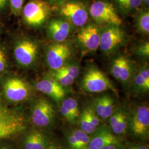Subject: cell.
<instances>
[{"instance_id": "1", "label": "cell", "mask_w": 149, "mask_h": 149, "mask_svg": "<svg viewBox=\"0 0 149 149\" xmlns=\"http://www.w3.org/2000/svg\"><path fill=\"white\" fill-rule=\"evenodd\" d=\"M52 11L53 6L45 0H29L23 6L21 13L26 24L37 27L46 22Z\"/></svg>"}, {"instance_id": "2", "label": "cell", "mask_w": 149, "mask_h": 149, "mask_svg": "<svg viewBox=\"0 0 149 149\" xmlns=\"http://www.w3.org/2000/svg\"><path fill=\"white\" fill-rule=\"evenodd\" d=\"M89 12L92 18L100 25L120 26L122 21L114 5L107 0H98L91 5Z\"/></svg>"}, {"instance_id": "3", "label": "cell", "mask_w": 149, "mask_h": 149, "mask_svg": "<svg viewBox=\"0 0 149 149\" xmlns=\"http://www.w3.org/2000/svg\"><path fill=\"white\" fill-rule=\"evenodd\" d=\"M57 6L59 14L71 24L82 27L88 21V10L85 4L80 1H66Z\"/></svg>"}, {"instance_id": "4", "label": "cell", "mask_w": 149, "mask_h": 149, "mask_svg": "<svg viewBox=\"0 0 149 149\" xmlns=\"http://www.w3.org/2000/svg\"><path fill=\"white\" fill-rule=\"evenodd\" d=\"M81 86L84 90L90 93L114 90L111 81L106 75L96 68H91L87 71L83 77Z\"/></svg>"}, {"instance_id": "5", "label": "cell", "mask_w": 149, "mask_h": 149, "mask_svg": "<svg viewBox=\"0 0 149 149\" xmlns=\"http://www.w3.org/2000/svg\"><path fill=\"white\" fill-rule=\"evenodd\" d=\"M124 41V33L119 26L106 25L101 31L100 48L104 53H112Z\"/></svg>"}, {"instance_id": "6", "label": "cell", "mask_w": 149, "mask_h": 149, "mask_svg": "<svg viewBox=\"0 0 149 149\" xmlns=\"http://www.w3.org/2000/svg\"><path fill=\"white\" fill-rule=\"evenodd\" d=\"M132 133L139 138L146 139L149 133V108L142 105L136 108L130 120L128 119V128Z\"/></svg>"}, {"instance_id": "7", "label": "cell", "mask_w": 149, "mask_h": 149, "mask_svg": "<svg viewBox=\"0 0 149 149\" xmlns=\"http://www.w3.org/2000/svg\"><path fill=\"white\" fill-rule=\"evenodd\" d=\"M71 49L68 44L54 43L49 46L47 52V61L49 66L56 70L65 65L71 56Z\"/></svg>"}, {"instance_id": "8", "label": "cell", "mask_w": 149, "mask_h": 149, "mask_svg": "<svg viewBox=\"0 0 149 149\" xmlns=\"http://www.w3.org/2000/svg\"><path fill=\"white\" fill-rule=\"evenodd\" d=\"M111 71L113 76L125 86L130 85L135 72L132 61L123 55L118 56L113 60Z\"/></svg>"}, {"instance_id": "9", "label": "cell", "mask_w": 149, "mask_h": 149, "mask_svg": "<svg viewBox=\"0 0 149 149\" xmlns=\"http://www.w3.org/2000/svg\"><path fill=\"white\" fill-rule=\"evenodd\" d=\"M25 128L22 116L5 111L0 113V139L18 133Z\"/></svg>"}, {"instance_id": "10", "label": "cell", "mask_w": 149, "mask_h": 149, "mask_svg": "<svg viewBox=\"0 0 149 149\" xmlns=\"http://www.w3.org/2000/svg\"><path fill=\"white\" fill-rule=\"evenodd\" d=\"M55 116L52 104L44 98L39 100L32 110V119L34 125L44 128L50 125Z\"/></svg>"}, {"instance_id": "11", "label": "cell", "mask_w": 149, "mask_h": 149, "mask_svg": "<svg viewBox=\"0 0 149 149\" xmlns=\"http://www.w3.org/2000/svg\"><path fill=\"white\" fill-rule=\"evenodd\" d=\"M3 90L6 98L13 102H19L26 100L30 93L27 83L18 78H11L6 81Z\"/></svg>"}, {"instance_id": "12", "label": "cell", "mask_w": 149, "mask_h": 149, "mask_svg": "<svg viewBox=\"0 0 149 149\" xmlns=\"http://www.w3.org/2000/svg\"><path fill=\"white\" fill-rule=\"evenodd\" d=\"M37 44L30 39L23 40L15 48V57L18 64L23 66H29L33 64L37 57Z\"/></svg>"}, {"instance_id": "13", "label": "cell", "mask_w": 149, "mask_h": 149, "mask_svg": "<svg viewBox=\"0 0 149 149\" xmlns=\"http://www.w3.org/2000/svg\"><path fill=\"white\" fill-rule=\"evenodd\" d=\"M101 31L95 24L83 26L77 34V40L86 52H95L100 45Z\"/></svg>"}, {"instance_id": "14", "label": "cell", "mask_w": 149, "mask_h": 149, "mask_svg": "<svg viewBox=\"0 0 149 149\" xmlns=\"http://www.w3.org/2000/svg\"><path fill=\"white\" fill-rule=\"evenodd\" d=\"M47 32L49 37L56 43H61L69 36L72 26L64 18H54L48 23Z\"/></svg>"}, {"instance_id": "15", "label": "cell", "mask_w": 149, "mask_h": 149, "mask_svg": "<svg viewBox=\"0 0 149 149\" xmlns=\"http://www.w3.org/2000/svg\"><path fill=\"white\" fill-rule=\"evenodd\" d=\"M87 149H100L111 144H119L118 139L113 134L111 129L106 125L96 128Z\"/></svg>"}, {"instance_id": "16", "label": "cell", "mask_w": 149, "mask_h": 149, "mask_svg": "<svg viewBox=\"0 0 149 149\" xmlns=\"http://www.w3.org/2000/svg\"><path fill=\"white\" fill-rule=\"evenodd\" d=\"M36 87L38 90L50 96L56 101L62 100L65 95V92L63 86L53 78H47L41 80L36 84Z\"/></svg>"}, {"instance_id": "17", "label": "cell", "mask_w": 149, "mask_h": 149, "mask_svg": "<svg viewBox=\"0 0 149 149\" xmlns=\"http://www.w3.org/2000/svg\"><path fill=\"white\" fill-rule=\"evenodd\" d=\"M131 92L134 94H143L149 90V69L143 66L135 72L130 84Z\"/></svg>"}, {"instance_id": "18", "label": "cell", "mask_w": 149, "mask_h": 149, "mask_svg": "<svg viewBox=\"0 0 149 149\" xmlns=\"http://www.w3.org/2000/svg\"><path fill=\"white\" fill-rule=\"evenodd\" d=\"M80 74V69L76 65H65L59 69L55 70L53 78L61 86H68L73 84L74 79Z\"/></svg>"}, {"instance_id": "19", "label": "cell", "mask_w": 149, "mask_h": 149, "mask_svg": "<svg viewBox=\"0 0 149 149\" xmlns=\"http://www.w3.org/2000/svg\"><path fill=\"white\" fill-rule=\"evenodd\" d=\"M93 109L99 117L107 119L114 112V101L107 95L98 97L93 101Z\"/></svg>"}, {"instance_id": "20", "label": "cell", "mask_w": 149, "mask_h": 149, "mask_svg": "<svg viewBox=\"0 0 149 149\" xmlns=\"http://www.w3.org/2000/svg\"><path fill=\"white\" fill-rule=\"evenodd\" d=\"M60 113L65 119L70 123H74L80 116L79 104L73 98L65 100L60 107Z\"/></svg>"}, {"instance_id": "21", "label": "cell", "mask_w": 149, "mask_h": 149, "mask_svg": "<svg viewBox=\"0 0 149 149\" xmlns=\"http://www.w3.org/2000/svg\"><path fill=\"white\" fill-rule=\"evenodd\" d=\"M109 118L111 129L114 133L122 134L127 132L129 118L125 112L121 109L114 111Z\"/></svg>"}, {"instance_id": "22", "label": "cell", "mask_w": 149, "mask_h": 149, "mask_svg": "<svg viewBox=\"0 0 149 149\" xmlns=\"http://www.w3.org/2000/svg\"><path fill=\"white\" fill-rule=\"evenodd\" d=\"M90 136L81 129L74 130L68 136V144L70 149H87Z\"/></svg>"}, {"instance_id": "23", "label": "cell", "mask_w": 149, "mask_h": 149, "mask_svg": "<svg viewBox=\"0 0 149 149\" xmlns=\"http://www.w3.org/2000/svg\"><path fill=\"white\" fill-rule=\"evenodd\" d=\"M24 149H47L48 141L45 136L38 130H32L27 134L24 143Z\"/></svg>"}, {"instance_id": "24", "label": "cell", "mask_w": 149, "mask_h": 149, "mask_svg": "<svg viewBox=\"0 0 149 149\" xmlns=\"http://www.w3.org/2000/svg\"><path fill=\"white\" fill-rule=\"evenodd\" d=\"M135 26L139 33L147 35L149 33V12L148 8L139 9L135 15Z\"/></svg>"}, {"instance_id": "25", "label": "cell", "mask_w": 149, "mask_h": 149, "mask_svg": "<svg viewBox=\"0 0 149 149\" xmlns=\"http://www.w3.org/2000/svg\"><path fill=\"white\" fill-rule=\"evenodd\" d=\"M124 15H128L138 10L142 6L141 0H112Z\"/></svg>"}, {"instance_id": "26", "label": "cell", "mask_w": 149, "mask_h": 149, "mask_svg": "<svg viewBox=\"0 0 149 149\" xmlns=\"http://www.w3.org/2000/svg\"><path fill=\"white\" fill-rule=\"evenodd\" d=\"M80 129L87 134H92L94 132L96 128L91 122L86 108L84 110L79 117Z\"/></svg>"}, {"instance_id": "27", "label": "cell", "mask_w": 149, "mask_h": 149, "mask_svg": "<svg viewBox=\"0 0 149 149\" xmlns=\"http://www.w3.org/2000/svg\"><path fill=\"white\" fill-rule=\"evenodd\" d=\"M25 1L26 0H8L13 14L16 16H19L21 13Z\"/></svg>"}, {"instance_id": "28", "label": "cell", "mask_w": 149, "mask_h": 149, "mask_svg": "<svg viewBox=\"0 0 149 149\" xmlns=\"http://www.w3.org/2000/svg\"><path fill=\"white\" fill-rule=\"evenodd\" d=\"M136 53L139 55L144 58H148L149 56V43L146 42L141 43L136 49Z\"/></svg>"}, {"instance_id": "29", "label": "cell", "mask_w": 149, "mask_h": 149, "mask_svg": "<svg viewBox=\"0 0 149 149\" xmlns=\"http://www.w3.org/2000/svg\"><path fill=\"white\" fill-rule=\"evenodd\" d=\"M7 65V60L6 54L3 50L0 48V72L3 71Z\"/></svg>"}, {"instance_id": "30", "label": "cell", "mask_w": 149, "mask_h": 149, "mask_svg": "<svg viewBox=\"0 0 149 149\" xmlns=\"http://www.w3.org/2000/svg\"><path fill=\"white\" fill-rule=\"evenodd\" d=\"M100 149H123V147L120 144H111L105 146Z\"/></svg>"}, {"instance_id": "31", "label": "cell", "mask_w": 149, "mask_h": 149, "mask_svg": "<svg viewBox=\"0 0 149 149\" xmlns=\"http://www.w3.org/2000/svg\"><path fill=\"white\" fill-rule=\"evenodd\" d=\"M52 6H58L68 0H45Z\"/></svg>"}, {"instance_id": "32", "label": "cell", "mask_w": 149, "mask_h": 149, "mask_svg": "<svg viewBox=\"0 0 149 149\" xmlns=\"http://www.w3.org/2000/svg\"><path fill=\"white\" fill-rule=\"evenodd\" d=\"M8 2V0H0V11L5 8Z\"/></svg>"}, {"instance_id": "33", "label": "cell", "mask_w": 149, "mask_h": 149, "mask_svg": "<svg viewBox=\"0 0 149 149\" xmlns=\"http://www.w3.org/2000/svg\"><path fill=\"white\" fill-rule=\"evenodd\" d=\"M142 5H143L144 7L148 8L149 5V0H141Z\"/></svg>"}, {"instance_id": "34", "label": "cell", "mask_w": 149, "mask_h": 149, "mask_svg": "<svg viewBox=\"0 0 149 149\" xmlns=\"http://www.w3.org/2000/svg\"><path fill=\"white\" fill-rule=\"evenodd\" d=\"M47 149H61L59 146H57L56 145H54V144H52V145H50L49 146H48V148H47Z\"/></svg>"}, {"instance_id": "35", "label": "cell", "mask_w": 149, "mask_h": 149, "mask_svg": "<svg viewBox=\"0 0 149 149\" xmlns=\"http://www.w3.org/2000/svg\"><path fill=\"white\" fill-rule=\"evenodd\" d=\"M134 149H149V148L144 145H137V146H135L133 147Z\"/></svg>"}, {"instance_id": "36", "label": "cell", "mask_w": 149, "mask_h": 149, "mask_svg": "<svg viewBox=\"0 0 149 149\" xmlns=\"http://www.w3.org/2000/svg\"><path fill=\"white\" fill-rule=\"evenodd\" d=\"M6 111V109H4V108H3V106H2V100L0 96V113L1 112H4Z\"/></svg>"}, {"instance_id": "37", "label": "cell", "mask_w": 149, "mask_h": 149, "mask_svg": "<svg viewBox=\"0 0 149 149\" xmlns=\"http://www.w3.org/2000/svg\"><path fill=\"white\" fill-rule=\"evenodd\" d=\"M0 149H6V148H0Z\"/></svg>"}, {"instance_id": "38", "label": "cell", "mask_w": 149, "mask_h": 149, "mask_svg": "<svg viewBox=\"0 0 149 149\" xmlns=\"http://www.w3.org/2000/svg\"><path fill=\"white\" fill-rule=\"evenodd\" d=\"M133 149V147H132V148H130V149Z\"/></svg>"}]
</instances>
